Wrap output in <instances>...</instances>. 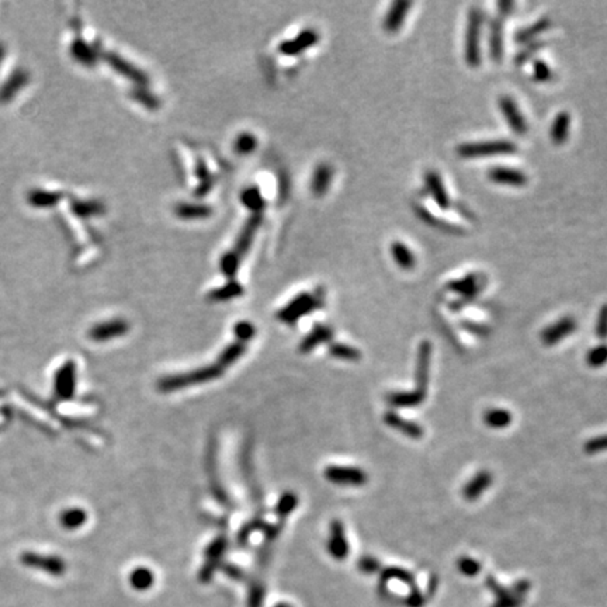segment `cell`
I'll return each mask as SVG.
<instances>
[{
    "mask_svg": "<svg viewBox=\"0 0 607 607\" xmlns=\"http://www.w3.org/2000/svg\"><path fill=\"white\" fill-rule=\"evenodd\" d=\"M245 352H246L245 343L233 342V343L228 345L218 356V366L222 369L232 366L245 355Z\"/></svg>",
    "mask_w": 607,
    "mask_h": 607,
    "instance_id": "d6a6232c",
    "label": "cell"
},
{
    "mask_svg": "<svg viewBox=\"0 0 607 607\" xmlns=\"http://www.w3.org/2000/svg\"><path fill=\"white\" fill-rule=\"evenodd\" d=\"M333 338V331L326 325H315L314 329L301 341L298 349L301 353H311L317 346L331 342Z\"/></svg>",
    "mask_w": 607,
    "mask_h": 607,
    "instance_id": "ac0fdd59",
    "label": "cell"
},
{
    "mask_svg": "<svg viewBox=\"0 0 607 607\" xmlns=\"http://www.w3.org/2000/svg\"><path fill=\"white\" fill-rule=\"evenodd\" d=\"M499 109L505 120L508 121L509 127L519 135H525L529 130L527 121L523 117L520 109L517 107L516 102L510 96H501L499 97Z\"/></svg>",
    "mask_w": 607,
    "mask_h": 607,
    "instance_id": "ba28073f",
    "label": "cell"
},
{
    "mask_svg": "<svg viewBox=\"0 0 607 607\" xmlns=\"http://www.w3.org/2000/svg\"><path fill=\"white\" fill-rule=\"evenodd\" d=\"M596 335L601 341L607 339V304H605L599 311V317L596 322Z\"/></svg>",
    "mask_w": 607,
    "mask_h": 607,
    "instance_id": "7dc6e473",
    "label": "cell"
},
{
    "mask_svg": "<svg viewBox=\"0 0 607 607\" xmlns=\"http://www.w3.org/2000/svg\"><path fill=\"white\" fill-rule=\"evenodd\" d=\"M329 355L335 359H341L345 362H359L362 359L360 350L353 346L345 343H332L329 345Z\"/></svg>",
    "mask_w": 607,
    "mask_h": 607,
    "instance_id": "e575fe53",
    "label": "cell"
},
{
    "mask_svg": "<svg viewBox=\"0 0 607 607\" xmlns=\"http://www.w3.org/2000/svg\"><path fill=\"white\" fill-rule=\"evenodd\" d=\"M503 28L502 21L495 18L491 24V35H489V51L491 58L495 62H501L503 56Z\"/></svg>",
    "mask_w": 607,
    "mask_h": 607,
    "instance_id": "484cf974",
    "label": "cell"
},
{
    "mask_svg": "<svg viewBox=\"0 0 607 607\" xmlns=\"http://www.w3.org/2000/svg\"><path fill=\"white\" fill-rule=\"evenodd\" d=\"M350 546L346 540L345 527L342 522L333 520L331 525V534L328 541V551L335 560H345L349 556Z\"/></svg>",
    "mask_w": 607,
    "mask_h": 607,
    "instance_id": "4fadbf2b",
    "label": "cell"
},
{
    "mask_svg": "<svg viewBox=\"0 0 607 607\" xmlns=\"http://www.w3.org/2000/svg\"><path fill=\"white\" fill-rule=\"evenodd\" d=\"M484 14L479 7L474 6L470 8L468 13V24L465 31V62L471 68H477L481 63V49H479V41H481V28H482Z\"/></svg>",
    "mask_w": 607,
    "mask_h": 607,
    "instance_id": "277c9868",
    "label": "cell"
},
{
    "mask_svg": "<svg viewBox=\"0 0 607 607\" xmlns=\"http://www.w3.org/2000/svg\"><path fill=\"white\" fill-rule=\"evenodd\" d=\"M133 97L141 103L144 107L149 109V110H157L161 107V100L158 96H155L152 92H149L145 87H138L133 90Z\"/></svg>",
    "mask_w": 607,
    "mask_h": 607,
    "instance_id": "74e56055",
    "label": "cell"
},
{
    "mask_svg": "<svg viewBox=\"0 0 607 607\" xmlns=\"http://www.w3.org/2000/svg\"><path fill=\"white\" fill-rule=\"evenodd\" d=\"M274 607H294L291 606V605H288V603H278V605H276Z\"/></svg>",
    "mask_w": 607,
    "mask_h": 607,
    "instance_id": "db71d44e",
    "label": "cell"
},
{
    "mask_svg": "<svg viewBox=\"0 0 607 607\" xmlns=\"http://www.w3.org/2000/svg\"><path fill=\"white\" fill-rule=\"evenodd\" d=\"M221 567H222V563L205 561V563H204V565L202 567V570H200V572H199V580H200V582H202V584H208V582L214 578V575H215L216 570H219Z\"/></svg>",
    "mask_w": 607,
    "mask_h": 607,
    "instance_id": "f6af8a7d",
    "label": "cell"
},
{
    "mask_svg": "<svg viewBox=\"0 0 607 607\" xmlns=\"http://www.w3.org/2000/svg\"><path fill=\"white\" fill-rule=\"evenodd\" d=\"M517 151V147L508 140H491L479 142H467L457 147L458 157L464 159L495 157V155H510Z\"/></svg>",
    "mask_w": 607,
    "mask_h": 607,
    "instance_id": "3957f363",
    "label": "cell"
},
{
    "mask_svg": "<svg viewBox=\"0 0 607 607\" xmlns=\"http://www.w3.org/2000/svg\"><path fill=\"white\" fill-rule=\"evenodd\" d=\"M577 331V321L572 317H564L547 326L541 332V341L547 346H554Z\"/></svg>",
    "mask_w": 607,
    "mask_h": 607,
    "instance_id": "30bf717a",
    "label": "cell"
},
{
    "mask_svg": "<svg viewBox=\"0 0 607 607\" xmlns=\"http://www.w3.org/2000/svg\"><path fill=\"white\" fill-rule=\"evenodd\" d=\"M325 478L332 484L342 486H363L369 479L363 470L345 465H329L325 468Z\"/></svg>",
    "mask_w": 607,
    "mask_h": 607,
    "instance_id": "5b68a950",
    "label": "cell"
},
{
    "mask_svg": "<svg viewBox=\"0 0 607 607\" xmlns=\"http://www.w3.org/2000/svg\"><path fill=\"white\" fill-rule=\"evenodd\" d=\"M543 44H544V42H536V44H533V45L526 47V48H525L519 55H516V63H523V62H526V61L533 55V52L539 51V49L543 47Z\"/></svg>",
    "mask_w": 607,
    "mask_h": 607,
    "instance_id": "f907efd6",
    "label": "cell"
},
{
    "mask_svg": "<svg viewBox=\"0 0 607 607\" xmlns=\"http://www.w3.org/2000/svg\"><path fill=\"white\" fill-rule=\"evenodd\" d=\"M333 179V169L329 164H319L312 175L311 192L317 197H322L328 193Z\"/></svg>",
    "mask_w": 607,
    "mask_h": 607,
    "instance_id": "ffe728a7",
    "label": "cell"
},
{
    "mask_svg": "<svg viewBox=\"0 0 607 607\" xmlns=\"http://www.w3.org/2000/svg\"><path fill=\"white\" fill-rule=\"evenodd\" d=\"M359 570H362L364 574H373L379 570V561L372 557H363L359 560Z\"/></svg>",
    "mask_w": 607,
    "mask_h": 607,
    "instance_id": "681fc988",
    "label": "cell"
},
{
    "mask_svg": "<svg viewBox=\"0 0 607 607\" xmlns=\"http://www.w3.org/2000/svg\"><path fill=\"white\" fill-rule=\"evenodd\" d=\"M458 568L460 571H462L465 575H477V572L479 571V564L468 557H464L458 561Z\"/></svg>",
    "mask_w": 607,
    "mask_h": 607,
    "instance_id": "c3c4849f",
    "label": "cell"
},
{
    "mask_svg": "<svg viewBox=\"0 0 607 607\" xmlns=\"http://www.w3.org/2000/svg\"><path fill=\"white\" fill-rule=\"evenodd\" d=\"M430 357H431V345L430 342L424 341L420 343L417 350V360H416V391H420L426 394L427 384H429V369H430Z\"/></svg>",
    "mask_w": 607,
    "mask_h": 607,
    "instance_id": "7c38bea8",
    "label": "cell"
},
{
    "mask_svg": "<svg viewBox=\"0 0 607 607\" xmlns=\"http://www.w3.org/2000/svg\"><path fill=\"white\" fill-rule=\"evenodd\" d=\"M550 27H551V21H550V18L543 17V18L537 20L534 24L527 25V27H523V28H520L519 31H516L515 39H516L519 44H526V42H529V41L534 39L537 35H540V34H543L544 31H547Z\"/></svg>",
    "mask_w": 607,
    "mask_h": 607,
    "instance_id": "83f0119b",
    "label": "cell"
},
{
    "mask_svg": "<svg viewBox=\"0 0 607 607\" xmlns=\"http://www.w3.org/2000/svg\"><path fill=\"white\" fill-rule=\"evenodd\" d=\"M297 506H298V496L294 492H286L280 496L276 505V513L278 517L286 519L295 510Z\"/></svg>",
    "mask_w": 607,
    "mask_h": 607,
    "instance_id": "8d00e7d4",
    "label": "cell"
},
{
    "mask_svg": "<svg viewBox=\"0 0 607 607\" xmlns=\"http://www.w3.org/2000/svg\"><path fill=\"white\" fill-rule=\"evenodd\" d=\"M322 305H324L322 294L301 293L277 312V319L287 325H293L297 321H300L302 317H307L308 314L319 309Z\"/></svg>",
    "mask_w": 607,
    "mask_h": 607,
    "instance_id": "7a4b0ae2",
    "label": "cell"
},
{
    "mask_svg": "<svg viewBox=\"0 0 607 607\" xmlns=\"http://www.w3.org/2000/svg\"><path fill=\"white\" fill-rule=\"evenodd\" d=\"M154 584H155L154 572L147 567H138L130 575V585L138 592L149 591L154 587Z\"/></svg>",
    "mask_w": 607,
    "mask_h": 607,
    "instance_id": "f1b7e54d",
    "label": "cell"
},
{
    "mask_svg": "<svg viewBox=\"0 0 607 607\" xmlns=\"http://www.w3.org/2000/svg\"><path fill=\"white\" fill-rule=\"evenodd\" d=\"M484 287H485V276L479 273H470L462 278L453 280L447 284V288L461 295V300H474Z\"/></svg>",
    "mask_w": 607,
    "mask_h": 607,
    "instance_id": "8992f818",
    "label": "cell"
},
{
    "mask_svg": "<svg viewBox=\"0 0 607 607\" xmlns=\"http://www.w3.org/2000/svg\"><path fill=\"white\" fill-rule=\"evenodd\" d=\"M233 147H235V151L239 155H249V154H252L257 148V140L250 133H242L235 140Z\"/></svg>",
    "mask_w": 607,
    "mask_h": 607,
    "instance_id": "f35d334b",
    "label": "cell"
},
{
    "mask_svg": "<svg viewBox=\"0 0 607 607\" xmlns=\"http://www.w3.org/2000/svg\"><path fill=\"white\" fill-rule=\"evenodd\" d=\"M587 363L592 369L603 367L607 363V343H602V345L591 349L588 356H587Z\"/></svg>",
    "mask_w": 607,
    "mask_h": 607,
    "instance_id": "ab89813d",
    "label": "cell"
},
{
    "mask_svg": "<svg viewBox=\"0 0 607 607\" xmlns=\"http://www.w3.org/2000/svg\"><path fill=\"white\" fill-rule=\"evenodd\" d=\"M243 294V287L238 280H228L223 286L209 291L208 300L214 302H223L233 298H238Z\"/></svg>",
    "mask_w": 607,
    "mask_h": 607,
    "instance_id": "cb8c5ba5",
    "label": "cell"
},
{
    "mask_svg": "<svg viewBox=\"0 0 607 607\" xmlns=\"http://www.w3.org/2000/svg\"><path fill=\"white\" fill-rule=\"evenodd\" d=\"M571 128V116L568 111H561L556 116L551 130H550V138L554 145H563L570 135Z\"/></svg>",
    "mask_w": 607,
    "mask_h": 607,
    "instance_id": "603a6c76",
    "label": "cell"
},
{
    "mask_svg": "<svg viewBox=\"0 0 607 607\" xmlns=\"http://www.w3.org/2000/svg\"><path fill=\"white\" fill-rule=\"evenodd\" d=\"M264 598H266V591L262 582H253L249 587V594H247V607H263L264 603Z\"/></svg>",
    "mask_w": 607,
    "mask_h": 607,
    "instance_id": "60d3db41",
    "label": "cell"
},
{
    "mask_svg": "<svg viewBox=\"0 0 607 607\" xmlns=\"http://www.w3.org/2000/svg\"><path fill=\"white\" fill-rule=\"evenodd\" d=\"M426 394L420 393V391H400V393H391L387 397L388 404L396 406V407H415L419 406L424 401Z\"/></svg>",
    "mask_w": 607,
    "mask_h": 607,
    "instance_id": "4316f807",
    "label": "cell"
},
{
    "mask_svg": "<svg viewBox=\"0 0 607 607\" xmlns=\"http://www.w3.org/2000/svg\"><path fill=\"white\" fill-rule=\"evenodd\" d=\"M488 179L492 183L510 186V188H523L529 183V178L525 172L506 166H495L488 171Z\"/></svg>",
    "mask_w": 607,
    "mask_h": 607,
    "instance_id": "9c48e42d",
    "label": "cell"
},
{
    "mask_svg": "<svg viewBox=\"0 0 607 607\" xmlns=\"http://www.w3.org/2000/svg\"><path fill=\"white\" fill-rule=\"evenodd\" d=\"M128 329H130V325L127 321L113 319V321H107V322L96 325L90 331V338L96 342H106V341H111V339H116L118 336L125 335L128 332Z\"/></svg>",
    "mask_w": 607,
    "mask_h": 607,
    "instance_id": "5bb4252c",
    "label": "cell"
},
{
    "mask_svg": "<svg viewBox=\"0 0 607 607\" xmlns=\"http://www.w3.org/2000/svg\"><path fill=\"white\" fill-rule=\"evenodd\" d=\"M233 333H235L238 342L245 343V342H249L255 338L256 329H255L253 324H250L247 321H240L233 326Z\"/></svg>",
    "mask_w": 607,
    "mask_h": 607,
    "instance_id": "b9f144b4",
    "label": "cell"
},
{
    "mask_svg": "<svg viewBox=\"0 0 607 607\" xmlns=\"http://www.w3.org/2000/svg\"><path fill=\"white\" fill-rule=\"evenodd\" d=\"M492 481H493V477H492V474L489 472V471H486V470H484V471H479L472 479H470L468 481V484L464 486V489H462V496L467 499V501H470V502H472V501H477V499H479L481 496H482V493L492 485Z\"/></svg>",
    "mask_w": 607,
    "mask_h": 607,
    "instance_id": "e0dca14e",
    "label": "cell"
},
{
    "mask_svg": "<svg viewBox=\"0 0 607 607\" xmlns=\"http://www.w3.org/2000/svg\"><path fill=\"white\" fill-rule=\"evenodd\" d=\"M512 413L508 409L492 407L488 409L484 415V422L491 429H505L512 423Z\"/></svg>",
    "mask_w": 607,
    "mask_h": 607,
    "instance_id": "4dcf8cb0",
    "label": "cell"
},
{
    "mask_svg": "<svg viewBox=\"0 0 607 607\" xmlns=\"http://www.w3.org/2000/svg\"><path fill=\"white\" fill-rule=\"evenodd\" d=\"M318 41H319V34L312 28H307V30L301 31L295 38L283 41L278 47V51L283 55L295 56L298 54L305 52L311 47H314Z\"/></svg>",
    "mask_w": 607,
    "mask_h": 607,
    "instance_id": "52a82bcc",
    "label": "cell"
},
{
    "mask_svg": "<svg viewBox=\"0 0 607 607\" xmlns=\"http://www.w3.org/2000/svg\"><path fill=\"white\" fill-rule=\"evenodd\" d=\"M390 252L393 259L396 260V263L403 269V270H412L416 264V257L413 255V252L405 245L401 240H396L390 245Z\"/></svg>",
    "mask_w": 607,
    "mask_h": 607,
    "instance_id": "d4e9b609",
    "label": "cell"
},
{
    "mask_svg": "<svg viewBox=\"0 0 607 607\" xmlns=\"http://www.w3.org/2000/svg\"><path fill=\"white\" fill-rule=\"evenodd\" d=\"M24 564L45 570V571L51 572L52 575H62V572L65 571V565L58 558H42V557H37V556H25Z\"/></svg>",
    "mask_w": 607,
    "mask_h": 607,
    "instance_id": "f546056e",
    "label": "cell"
},
{
    "mask_svg": "<svg viewBox=\"0 0 607 607\" xmlns=\"http://www.w3.org/2000/svg\"><path fill=\"white\" fill-rule=\"evenodd\" d=\"M262 222H263V215L262 214H252L247 218V221L245 222V225L240 229L239 236H238V239L235 242V247H233V250L240 257H243L249 252V249H250V246H252V243L255 240V235H256L257 229L260 228Z\"/></svg>",
    "mask_w": 607,
    "mask_h": 607,
    "instance_id": "8fae6325",
    "label": "cell"
},
{
    "mask_svg": "<svg viewBox=\"0 0 607 607\" xmlns=\"http://www.w3.org/2000/svg\"><path fill=\"white\" fill-rule=\"evenodd\" d=\"M62 522L66 527H79L86 522V513L80 509H72L63 513Z\"/></svg>",
    "mask_w": 607,
    "mask_h": 607,
    "instance_id": "ee69618b",
    "label": "cell"
},
{
    "mask_svg": "<svg viewBox=\"0 0 607 607\" xmlns=\"http://www.w3.org/2000/svg\"><path fill=\"white\" fill-rule=\"evenodd\" d=\"M175 214L186 221L195 219H207L212 215V208L205 204H195V202H180L175 207Z\"/></svg>",
    "mask_w": 607,
    "mask_h": 607,
    "instance_id": "7402d4cb",
    "label": "cell"
},
{
    "mask_svg": "<svg viewBox=\"0 0 607 607\" xmlns=\"http://www.w3.org/2000/svg\"><path fill=\"white\" fill-rule=\"evenodd\" d=\"M498 6L502 8V13H509V8L513 7V3L512 1H501Z\"/></svg>",
    "mask_w": 607,
    "mask_h": 607,
    "instance_id": "f5cc1de1",
    "label": "cell"
},
{
    "mask_svg": "<svg viewBox=\"0 0 607 607\" xmlns=\"http://www.w3.org/2000/svg\"><path fill=\"white\" fill-rule=\"evenodd\" d=\"M384 422L390 427H393V429L404 433L407 437L415 439V440H419L423 436V433H424L420 424H417V423H415L412 420H406L404 417H401L397 412H393V410H390V412H387L384 415Z\"/></svg>",
    "mask_w": 607,
    "mask_h": 607,
    "instance_id": "d6986e66",
    "label": "cell"
},
{
    "mask_svg": "<svg viewBox=\"0 0 607 607\" xmlns=\"http://www.w3.org/2000/svg\"><path fill=\"white\" fill-rule=\"evenodd\" d=\"M424 185L431 196V199L441 209H448L451 207V200L447 195V190L443 185L440 175L434 171H427L424 173Z\"/></svg>",
    "mask_w": 607,
    "mask_h": 607,
    "instance_id": "9a60e30c",
    "label": "cell"
},
{
    "mask_svg": "<svg viewBox=\"0 0 607 607\" xmlns=\"http://www.w3.org/2000/svg\"><path fill=\"white\" fill-rule=\"evenodd\" d=\"M109 61L116 68V70H118L121 75H124L125 78H128L130 80L137 83L138 86H141V87L148 86V83H149L148 75H145L141 69H138L133 63L121 59L118 55H110Z\"/></svg>",
    "mask_w": 607,
    "mask_h": 607,
    "instance_id": "44dd1931",
    "label": "cell"
},
{
    "mask_svg": "<svg viewBox=\"0 0 607 607\" xmlns=\"http://www.w3.org/2000/svg\"><path fill=\"white\" fill-rule=\"evenodd\" d=\"M222 374H223L222 367H219L218 364H211L183 374H172V376L162 377L158 381V390L161 393H172L188 387L205 384L208 381L219 379Z\"/></svg>",
    "mask_w": 607,
    "mask_h": 607,
    "instance_id": "6da1fadb",
    "label": "cell"
},
{
    "mask_svg": "<svg viewBox=\"0 0 607 607\" xmlns=\"http://www.w3.org/2000/svg\"><path fill=\"white\" fill-rule=\"evenodd\" d=\"M228 548V540L223 536L216 537L215 540H212L207 550H205V561H212V563H222V557L226 553Z\"/></svg>",
    "mask_w": 607,
    "mask_h": 607,
    "instance_id": "d590c367",
    "label": "cell"
},
{
    "mask_svg": "<svg viewBox=\"0 0 607 607\" xmlns=\"http://www.w3.org/2000/svg\"><path fill=\"white\" fill-rule=\"evenodd\" d=\"M240 260L242 257L232 249L229 252H226L225 255H222L221 260H219V269L221 273L228 278V280H235L239 266H240Z\"/></svg>",
    "mask_w": 607,
    "mask_h": 607,
    "instance_id": "836d02e7",
    "label": "cell"
},
{
    "mask_svg": "<svg viewBox=\"0 0 607 607\" xmlns=\"http://www.w3.org/2000/svg\"><path fill=\"white\" fill-rule=\"evenodd\" d=\"M240 202L252 212V214H262V211L266 207V202L256 186H250L245 189L240 195Z\"/></svg>",
    "mask_w": 607,
    "mask_h": 607,
    "instance_id": "1f68e13d",
    "label": "cell"
},
{
    "mask_svg": "<svg viewBox=\"0 0 607 607\" xmlns=\"http://www.w3.org/2000/svg\"><path fill=\"white\" fill-rule=\"evenodd\" d=\"M553 76H554L553 69L544 61L536 59L533 62V78H534V80L544 83V82L551 80Z\"/></svg>",
    "mask_w": 607,
    "mask_h": 607,
    "instance_id": "7bdbcfd3",
    "label": "cell"
},
{
    "mask_svg": "<svg viewBox=\"0 0 607 607\" xmlns=\"http://www.w3.org/2000/svg\"><path fill=\"white\" fill-rule=\"evenodd\" d=\"M221 568H222V571L225 572V575H226V577H229L231 580L240 581V580H243V577H245L243 571H242L239 567L233 565V564H225V565H222Z\"/></svg>",
    "mask_w": 607,
    "mask_h": 607,
    "instance_id": "816d5d0a",
    "label": "cell"
},
{
    "mask_svg": "<svg viewBox=\"0 0 607 607\" xmlns=\"http://www.w3.org/2000/svg\"><path fill=\"white\" fill-rule=\"evenodd\" d=\"M585 451L588 454H596V453L607 451V434L599 436V437H594L589 441H587Z\"/></svg>",
    "mask_w": 607,
    "mask_h": 607,
    "instance_id": "bcb514c9",
    "label": "cell"
},
{
    "mask_svg": "<svg viewBox=\"0 0 607 607\" xmlns=\"http://www.w3.org/2000/svg\"><path fill=\"white\" fill-rule=\"evenodd\" d=\"M410 7H412V1H406V0L394 1L390 6V10L384 18V23H383L384 30L391 34L397 32L404 25L405 18Z\"/></svg>",
    "mask_w": 607,
    "mask_h": 607,
    "instance_id": "2e32d148",
    "label": "cell"
}]
</instances>
